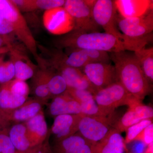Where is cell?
I'll return each mask as SVG.
<instances>
[{"instance_id": "836d02e7", "label": "cell", "mask_w": 153, "mask_h": 153, "mask_svg": "<svg viewBox=\"0 0 153 153\" xmlns=\"http://www.w3.org/2000/svg\"><path fill=\"white\" fill-rule=\"evenodd\" d=\"M132 142L133 143L131 148V153H144L147 146L146 144L140 141H134Z\"/></svg>"}, {"instance_id": "4316f807", "label": "cell", "mask_w": 153, "mask_h": 153, "mask_svg": "<svg viewBox=\"0 0 153 153\" xmlns=\"http://www.w3.org/2000/svg\"><path fill=\"white\" fill-rule=\"evenodd\" d=\"M145 76L150 83L153 81V48L146 47L134 52Z\"/></svg>"}, {"instance_id": "d6a6232c", "label": "cell", "mask_w": 153, "mask_h": 153, "mask_svg": "<svg viewBox=\"0 0 153 153\" xmlns=\"http://www.w3.org/2000/svg\"><path fill=\"white\" fill-rule=\"evenodd\" d=\"M134 141H140L147 146L153 142V124L144 129L134 139Z\"/></svg>"}, {"instance_id": "74e56055", "label": "cell", "mask_w": 153, "mask_h": 153, "mask_svg": "<svg viewBox=\"0 0 153 153\" xmlns=\"http://www.w3.org/2000/svg\"><path fill=\"white\" fill-rule=\"evenodd\" d=\"M52 151L48 146L42 144L38 147L34 153H52Z\"/></svg>"}, {"instance_id": "83f0119b", "label": "cell", "mask_w": 153, "mask_h": 153, "mask_svg": "<svg viewBox=\"0 0 153 153\" xmlns=\"http://www.w3.org/2000/svg\"><path fill=\"white\" fill-rule=\"evenodd\" d=\"M48 83L49 91L52 97H55L66 93L68 86L63 76L52 68L47 69Z\"/></svg>"}, {"instance_id": "8d00e7d4", "label": "cell", "mask_w": 153, "mask_h": 153, "mask_svg": "<svg viewBox=\"0 0 153 153\" xmlns=\"http://www.w3.org/2000/svg\"><path fill=\"white\" fill-rule=\"evenodd\" d=\"M10 124L0 116V133L10 129Z\"/></svg>"}, {"instance_id": "8992f818", "label": "cell", "mask_w": 153, "mask_h": 153, "mask_svg": "<svg viewBox=\"0 0 153 153\" xmlns=\"http://www.w3.org/2000/svg\"><path fill=\"white\" fill-rule=\"evenodd\" d=\"M116 120L114 113L107 116L84 115L79 122L78 131L84 138L94 144L107 134Z\"/></svg>"}, {"instance_id": "6da1fadb", "label": "cell", "mask_w": 153, "mask_h": 153, "mask_svg": "<svg viewBox=\"0 0 153 153\" xmlns=\"http://www.w3.org/2000/svg\"><path fill=\"white\" fill-rule=\"evenodd\" d=\"M118 81L130 94L142 101L150 93L152 85L145 76L134 53L127 51L111 53Z\"/></svg>"}, {"instance_id": "e575fe53", "label": "cell", "mask_w": 153, "mask_h": 153, "mask_svg": "<svg viewBox=\"0 0 153 153\" xmlns=\"http://www.w3.org/2000/svg\"><path fill=\"white\" fill-rule=\"evenodd\" d=\"M13 33V29L10 23L4 19L0 22V35H8Z\"/></svg>"}, {"instance_id": "2e32d148", "label": "cell", "mask_w": 153, "mask_h": 153, "mask_svg": "<svg viewBox=\"0 0 153 153\" xmlns=\"http://www.w3.org/2000/svg\"><path fill=\"white\" fill-rule=\"evenodd\" d=\"M66 92L79 103L81 113L84 115H109L97 105L93 94L90 91L68 88Z\"/></svg>"}, {"instance_id": "603a6c76", "label": "cell", "mask_w": 153, "mask_h": 153, "mask_svg": "<svg viewBox=\"0 0 153 153\" xmlns=\"http://www.w3.org/2000/svg\"><path fill=\"white\" fill-rule=\"evenodd\" d=\"M9 135L19 152H26L36 148L33 147L28 138L25 123L15 124L11 127L9 131Z\"/></svg>"}, {"instance_id": "5bb4252c", "label": "cell", "mask_w": 153, "mask_h": 153, "mask_svg": "<svg viewBox=\"0 0 153 153\" xmlns=\"http://www.w3.org/2000/svg\"><path fill=\"white\" fill-rule=\"evenodd\" d=\"M43 102L34 99L27 100L21 106L13 109L0 108V116L10 124L27 121L42 110Z\"/></svg>"}, {"instance_id": "d4e9b609", "label": "cell", "mask_w": 153, "mask_h": 153, "mask_svg": "<svg viewBox=\"0 0 153 153\" xmlns=\"http://www.w3.org/2000/svg\"><path fill=\"white\" fill-rule=\"evenodd\" d=\"M33 76V90L36 99L45 103L52 97L48 87L47 69L42 68Z\"/></svg>"}, {"instance_id": "7c38bea8", "label": "cell", "mask_w": 153, "mask_h": 153, "mask_svg": "<svg viewBox=\"0 0 153 153\" xmlns=\"http://www.w3.org/2000/svg\"><path fill=\"white\" fill-rule=\"evenodd\" d=\"M45 27L54 35H65L74 30V19L62 7L45 11L43 16Z\"/></svg>"}, {"instance_id": "f35d334b", "label": "cell", "mask_w": 153, "mask_h": 153, "mask_svg": "<svg viewBox=\"0 0 153 153\" xmlns=\"http://www.w3.org/2000/svg\"><path fill=\"white\" fill-rule=\"evenodd\" d=\"M144 153H153V142L148 145Z\"/></svg>"}, {"instance_id": "9c48e42d", "label": "cell", "mask_w": 153, "mask_h": 153, "mask_svg": "<svg viewBox=\"0 0 153 153\" xmlns=\"http://www.w3.org/2000/svg\"><path fill=\"white\" fill-rule=\"evenodd\" d=\"M93 95L97 105L109 114L118 107L127 106L133 96L118 81L97 91Z\"/></svg>"}, {"instance_id": "ac0fdd59", "label": "cell", "mask_w": 153, "mask_h": 153, "mask_svg": "<svg viewBox=\"0 0 153 153\" xmlns=\"http://www.w3.org/2000/svg\"><path fill=\"white\" fill-rule=\"evenodd\" d=\"M25 123L27 135L33 147H37L43 144L48 133V127L43 111H41Z\"/></svg>"}, {"instance_id": "e0dca14e", "label": "cell", "mask_w": 153, "mask_h": 153, "mask_svg": "<svg viewBox=\"0 0 153 153\" xmlns=\"http://www.w3.org/2000/svg\"><path fill=\"white\" fill-rule=\"evenodd\" d=\"M151 0H116L117 10L123 18L142 16L153 9Z\"/></svg>"}, {"instance_id": "44dd1931", "label": "cell", "mask_w": 153, "mask_h": 153, "mask_svg": "<svg viewBox=\"0 0 153 153\" xmlns=\"http://www.w3.org/2000/svg\"><path fill=\"white\" fill-rule=\"evenodd\" d=\"M10 48L11 61L13 63L16 79L25 81L33 77L35 67L28 57L14 44Z\"/></svg>"}, {"instance_id": "60d3db41", "label": "cell", "mask_w": 153, "mask_h": 153, "mask_svg": "<svg viewBox=\"0 0 153 153\" xmlns=\"http://www.w3.org/2000/svg\"><path fill=\"white\" fill-rule=\"evenodd\" d=\"M41 146V145H40ZM39 146H38V147H36V148H35V149H33V150H32L29 151V152H24V153H21V152H18L17 153H35V152H36V150L38 148V147Z\"/></svg>"}, {"instance_id": "4dcf8cb0", "label": "cell", "mask_w": 153, "mask_h": 153, "mask_svg": "<svg viewBox=\"0 0 153 153\" xmlns=\"http://www.w3.org/2000/svg\"><path fill=\"white\" fill-rule=\"evenodd\" d=\"M15 76L13 63L11 61H2L0 63V83H5Z\"/></svg>"}, {"instance_id": "277c9868", "label": "cell", "mask_w": 153, "mask_h": 153, "mask_svg": "<svg viewBox=\"0 0 153 153\" xmlns=\"http://www.w3.org/2000/svg\"><path fill=\"white\" fill-rule=\"evenodd\" d=\"M0 15L10 24L13 33L25 45L41 66L45 63L39 56L37 42L25 17L12 1L0 0Z\"/></svg>"}, {"instance_id": "7bdbcfd3", "label": "cell", "mask_w": 153, "mask_h": 153, "mask_svg": "<svg viewBox=\"0 0 153 153\" xmlns=\"http://www.w3.org/2000/svg\"><path fill=\"white\" fill-rule=\"evenodd\" d=\"M4 19H3V18L2 17V16H1V15H0V22L1 21H3V20H4Z\"/></svg>"}, {"instance_id": "9a60e30c", "label": "cell", "mask_w": 153, "mask_h": 153, "mask_svg": "<svg viewBox=\"0 0 153 153\" xmlns=\"http://www.w3.org/2000/svg\"><path fill=\"white\" fill-rule=\"evenodd\" d=\"M84 115L63 114L55 117L51 132L55 143L67 138L78 131L80 121Z\"/></svg>"}, {"instance_id": "d6986e66", "label": "cell", "mask_w": 153, "mask_h": 153, "mask_svg": "<svg viewBox=\"0 0 153 153\" xmlns=\"http://www.w3.org/2000/svg\"><path fill=\"white\" fill-rule=\"evenodd\" d=\"M54 153H93L92 145L80 134H74L55 143Z\"/></svg>"}, {"instance_id": "f1b7e54d", "label": "cell", "mask_w": 153, "mask_h": 153, "mask_svg": "<svg viewBox=\"0 0 153 153\" xmlns=\"http://www.w3.org/2000/svg\"><path fill=\"white\" fill-rule=\"evenodd\" d=\"M153 123V119L144 120L135 124L131 126L126 130V136L124 140L125 144L133 141L136 137L148 126Z\"/></svg>"}, {"instance_id": "5b68a950", "label": "cell", "mask_w": 153, "mask_h": 153, "mask_svg": "<svg viewBox=\"0 0 153 153\" xmlns=\"http://www.w3.org/2000/svg\"><path fill=\"white\" fill-rule=\"evenodd\" d=\"M95 1L66 0L63 7L74 19L73 31L79 33L98 32L99 27L96 24L92 14Z\"/></svg>"}, {"instance_id": "ffe728a7", "label": "cell", "mask_w": 153, "mask_h": 153, "mask_svg": "<svg viewBox=\"0 0 153 153\" xmlns=\"http://www.w3.org/2000/svg\"><path fill=\"white\" fill-rule=\"evenodd\" d=\"M126 149L121 133L114 128L101 140L92 145L93 153H125Z\"/></svg>"}, {"instance_id": "7a4b0ae2", "label": "cell", "mask_w": 153, "mask_h": 153, "mask_svg": "<svg viewBox=\"0 0 153 153\" xmlns=\"http://www.w3.org/2000/svg\"><path fill=\"white\" fill-rule=\"evenodd\" d=\"M55 44L59 48L91 49L110 53L125 51L122 41L105 33H79L71 31L58 38Z\"/></svg>"}, {"instance_id": "1f68e13d", "label": "cell", "mask_w": 153, "mask_h": 153, "mask_svg": "<svg viewBox=\"0 0 153 153\" xmlns=\"http://www.w3.org/2000/svg\"><path fill=\"white\" fill-rule=\"evenodd\" d=\"M9 131L0 133V153L18 152L9 137Z\"/></svg>"}, {"instance_id": "30bf717a", "label": "cell", "mask_w": 153, "mask_h": 153, "mask_svg": "<svg viewBox=\"0 0 153 153\" xmlns=\"http://www.w3.org/2000/svg\"><path fill=\"white\" fill-rule=\"evenodd\" d=\"M81 69L97 91L118 81L114 66L110 63H91Z\"/></svg>"}, {"instance_id": "4fadbf2b", "label": "cell", "mask_w": 153, "mask_h": 153, "mask_svg": "<svg viewBox=\"0 0 153 153\" xmlns=\"http://www.w3.org/2000/svg\"><path fill=\"white\" fill-rule=\"evenodd\" d=\"M72 49L68 55L61 52L62 59L66 65L73 68L81 69L84 66L94 63H109L110 58L108 53L103 51L91 49Z\"/></svg>"}, {"instance_id": "b9f144b4", "label": "cell", "mask_w": 153, "mask_h": 153, "mask_svg": "<svg viewBox=\"0 0 153 153\" xmlns=\"http://www.w3.org/2000/svg\"><path fill=\"white\" fill-rule=\"evenodd\" d=\"M3 55H0V63L3 60Z\"/></svg>"}, {"instance_id": "ab89813d", "label": "cell", "mask_w": 153, "mask_h": 153, "mask_svg": "<svg viewBox=\"0 0 153 153\" xmlns=\"http://www.w3.org/2000/svg\"><path fill=\"white\" fill-rule=\"evenodd\" d=\"M10 52V48L7 47H4L0 48V55H4Z\"/></svg>"}, {"instance_id": "f546056e", "label": "cell", "mask_w": 153, "mask_h": 153, "mask_svg": "<svg viewBox=\"0 0 153 153\" xmlns=\"http://www.w3.org/2000/svg\"><path fill=\"white\" fill-rule=\"evenodd\" d=\"M7 82L10 90L14 94L27 98L30 88L25 81L15 79Z\"/></svg>"}, {"instance_id": "8fae6325", "label": "cell", "mask_w": 153, "mask_h": 153, "mask_svg": "<svg viewBox=\"0 0 153 153\" xmlns=\"http://www.w3.org/2000/svg\"><path fill=\"white\" fill-rule=\"evenodd\" d=\"M127 106L126 112L117 120L113 128L120 132L125 131L131 126L144 120L153 119V108L143 104L142 101L133 96Z\"/></svg>"}, {"instance_id": "7402d4cb", "label": "cell", "mask_w": 153, "mask_h": 153, "mask_svg": "<svg viewBox=\"0 0 153 153\" xmlns=\"http://www.w3.org/2000/svg\"><path fill=\"white\" fill-rule=\"evenodd\" d=\"M49 110L50 114L55 117L60 115L82 114L79 103L66 92L53 98Z\"/></svg>"}, {"instance_id": "cb8c5ba5", "label": "cell", "mask_w": 153, "mask_h": 153, "mask_svg": "<svg viewBox=\"0 0 153 153\" xmlns=\"http://www.w3.org/2000/svg\"><path fill=\"white\" fill-rule=\"evenodd\" d=\"M21 12L48 10L64 6V0H12Z\"/></svg>"}, {"instance_id": "d590c367", "label": "cell", "mask_w": 153, "mask_h": 153, "mask_svg": "<svg viewBox=\"0 0 153 153\" xmlns=\"http://www.w3.org/2000/svg\"><path fill=\"white\" fill-rule=\"evenodd\" d=\"M13 39L10 34L0 35V48L13 45Z\"/></svg>"}, {"instance_id": "3957f363", "label": "cell", "mask_w": 153, "mask_h": 153, "mask_svg": "<svg viewBox=\"0 0 153 153\" xmlns=\"http://www.w3.org/2000/svg\"><path fill=\"white\" fill-rule=\"evenodd\" d=\"M118 29L123 35L125 51L136 52L152 40L153 9L142 16L123 18L117 16Z\"/></svg>"}, {"instance_id": "ba28073f", "label": "cell", "mask_w": 153, "mask_h": 153, "mask_svg": "<svg viewBox=\"0 0 153 153\" xmlns=\"http://www.w3.org/2000/svg\"><path fill=\"white\" fill-rule=\"evenodd\" d=\"M94 20L105 33L112 35L120 41H123V35L119 30L117 10L114 1L96 0L92 7Z\"/></svg>"}, {"instance_id": "484cf974", "label": "cell", "mask_w": 153, "mask_h": 153, "mask_svg": "<svg viewBox=\"0 0 153 153\" xmlns=\"http://www.w3.org/2000/svg\"><path fill=\"white\" fill-rule=\"evenodd\" d=\"M27 97L18 96L12 93L8 82L3 83L0 86V108L13 109L21 106L27 101Z\"/></svg>"}, {"instance_id": "52a82bcc", "label": "cell", "mask_w": 153, "mask_h": 153, "mask_svg": "<svg viewBox=\"0 0 153 153\" xmlns=\"http://www.w3.org/2000/svg\"><path fill=\"white\" fill-rule=\"evenodd\" d=\"M49 64L63 76L68 88L88 91L93 95L97 91L81 70L66 65L62 59L60 51L53 52L49 60Z\"/></svg>"}]
</instances>
